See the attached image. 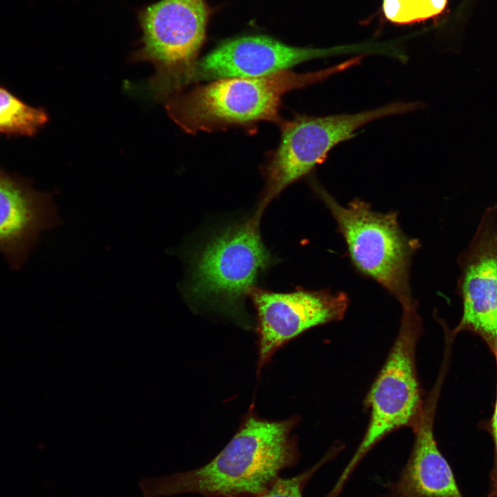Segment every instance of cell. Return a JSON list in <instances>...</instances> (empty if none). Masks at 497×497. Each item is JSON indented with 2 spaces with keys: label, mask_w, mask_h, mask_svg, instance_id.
<instances>
[{
  "label": "cell",
  "mask_w": 497,
  "mask_h": 497,
  "mask_svg": "<svg viewBox=\"0 0 497 497\" xmlns=\"http://www.w3.org/2000/svg\"><path fill=\"white\" fill-rule=\"evenodd\" d=\"M298 421V416L267 420L251 411L227 445L208 462L188 471L142 478L138 485L142 497L260 495L277 480L283 469L298 461V442L291 435Z\"/></svg>",
  "instance_id": "obj_1"
},
{
  "label": "cell",
  "mask_w": 497,
  "mask_h": 497,
  "mask_svg": "<svg viewBox=\"0 0 497 497\" xmlns=\"http://www.w3.org/2000/svg\"><path fill=\"white\" fill-rule=\"evenodd\" d=\"M183 287L188 300L251 327L245 300L275 260L253 216L216 231L190 254Z\"/></svg>",
  "instance_id": "obj_2"
},
{
  "label": "cell",
  "mask_w": 497,
  "mask_h": 497,
  "mask_svg": "<svg viewBox=\"0 0 497 497\" xmlns=\"http://www.w3.org/2000/svg\"><path fill=\"white\" fill-rule=\"evenodd\" d=\"M343 64L315 72L286 70L258 77H230L176 93L165 101L168 116L194 134L230 125L277 121L282 97L287 92L324 80L344 70Z\"/></svg>",
  "instance_id": "obj_3"
},
{
  "label": "cell",
  "mask_w": 497,
  "mask_h": 497,
  "mask_svg": "<svg viewBox=\"0 0 497 497\" xmlns=\"http://www.w3.org/2000/svg\"><path fill=\"white\" fill-rule=\"evenodd\" d=\"M313 188L335 219L355 267L391 294L402 311L417 309L410 266L420 243L401 230L397 212L375 211L360 199L342 205L315 182Z\"/></svg>",
  "instance_id": "obj_4"
},
{
  "label": "cell",
  "mask_w": 497,
  "mask_h": 497,
  "mask_svg": "<svg viewBox=\"0 0 497 497\" xmlns=\"http://www.w3.org/2000/svg\"><path fill=\"white\" fill-rule=\"evenodd\" d=\"M212 12L206 0H159L138 10L140 47L128 60L153 66L148 84L155 99L165 101L189 83Z\"/></svg>",
  "instance_id": "obj_5"
},
{
  "label": "cell",
  "mask_w": 497,
  "mask_h": 497,
  "mask_svg": "<svg viewBox=\"0 0 497 497\" xmlns=\"http://www.w3.org/2000/svg\"><path fill=\"white\" fill-rule=\"evenodd\" d=\"M420 101H394L352 114L299 116L283 122L281 140L264 170L265 186L253 217L260 221L264 209L287 186L308 174L329 151L354 137L375 120L420 109Z\"/></svg>",
  "instance_id": "obj_6"
},
{
  "label": "cell",
  "mask_w": 497,
  "mask_h": 497,
  "mask_svg": "<svg viewBox=\"0 0 497 497\" xmlns=\"http://www.w3.org/2000/svg\"><path fill=\"white\" fill-rule=\"evenodd\" d=\"M422 333L418 311L402 312L396 340L366 398L370 417L364 437L342 474L349 476L365 454L390 433L412 428L425 402L418 378L416 351Z\"/></svg>",
  "instance_id": "obj_7"
},
{
  "label": "cell",
  "mask_w": 497,
  "mask_h": 497,
  "mask_svg": "<svg viewBox=\"0 0 497 497\" xmlns=\"http://www.w3.org/2000/svg\"><path fill=\"white\" fill-rule=\"evenodd\" d=\"M249 296L256 311L258 371L292 339L313 327L342 320L349 304L346 293L328 289L277 293L255 286Z\"/></svg>",
  "instance_id": "obj_8"
},
{
  "label": "cell",
  "mask_w": 497,
  "mask_h": 497,
  "mask_svg": "<svg viewBox=\"0 0 497 497\" xmlns=\"http://www.w3.org/2000/svg\"><path fill=\"white\" fill-rule=\"evenodd\" d=\"M458 293L462 314L454 333L478 335L497 355V204L483 213L474 235L458 259Z\"/></svg>",
  "instance_id": "obj_9"
},
{
  "label": "cell",
  "mask_w": 497,
  "mask_h": 497,
  "mask_svg": "<svg viewBox=\"0 0 497 497\" xmlns=\"http://www.w3.org/2000/svg\"><path fill=\"white\" fill-rule=\"evenodd\" d=\"M360 46L331 48L296 47L263 35L227 39L197 61L189 83L195 80L258 77L286 70L311 59L357 51Z\"/></svg>",
  "instance_id": "obj_10"
},
{
  "label": "cell",
  "mask_w": 497,
  "mask_h": 497,
  "mask_svg": "<svg viewBox=\"0 0 497 497\" xmlns=\"http://www.w3.org/2000/svg\"><path fill=\"white\" fill-rule=\"evenodd\" d=\"M440 382L425 402L422 415L412 427L414 442L411 453L399 478L390 486L388 497H462L433 435Z\"/></svg>",
  "instance_id": "obj_11"
},
{
  "label": "cell",
  "mask_w": 497,
  "mask_h": 497,
  "mask_svg": "<svg viewBox=\"0 0 497 497\" xmlns=\"http://www.w3.org/2000/svg\"><path fill=\"white\" fill-rule=\"evenodd\" d=\"M57 222L49 195L0 170V252L19 266L42 231Z\"/></svg>",
  "instance_id": "obj_12"
},
{
  "label": "cell",
  "mask_w": 497,
  "mask_h": 497,
  "mask_svg": "<svg viewBox=\"0 0 497 497\" xmlns=\"http://www.w3.org/2000/svg\"><path fill=\"white\" fill-rule=\"evenodd\" d=\"M48 121L43 109L26 104L0 86V134L32 136Z\"/></svg>",
  "instance_id": "obj_13"
},
{
  "label": "cell",
  "mask_w": 497,
  "mask_h": 497,
  "mask_svg": "<svg viewBox=\"0 0 497 497\" xmlns=\"http://www.w3.org/2000/svg\"><path fill=\"white\" fill-rule=\"evenodd\" d=\"M448 0H383L386 18L393 23H409L439 15Z\"/></svg>",
  "instance_id": "obj_14"
},
{
  "label": "cell",
  "mask_w": 497,
  "mask_h": 497,
  "mask_svg": "<svg viewBox=\"0 0 497 497\" xmlns=\"http://www.w3.org/2000/svg\"><path fill=\"white\" fill-rule=\"evenodd\" d=\"M333 454L332 452L330 456L327 455L321 461L302 474L287 478L280 477L265 492L253 497H302L304 487L310 478Z\"/></svg>",
  "instance_id": "obj_15"
},
{
  "label": "cell",
  "mask_w": 497,
  "mask_h": 497,
  "mask_svg": "<svg viewBox=\"0 0 497 497\" xmlns=\"http://www.w3.org/2000/svg\"><path fill=\"white\" fill-rule=\"evenodd\" d=\"M497 369V355L495 356ZM491 432L494 442V465L491 473L490 487L488 497H497V382H496V398L491 420Z\"/></svg>",
  "instance_id": "obj_16"
}]
</instances>
